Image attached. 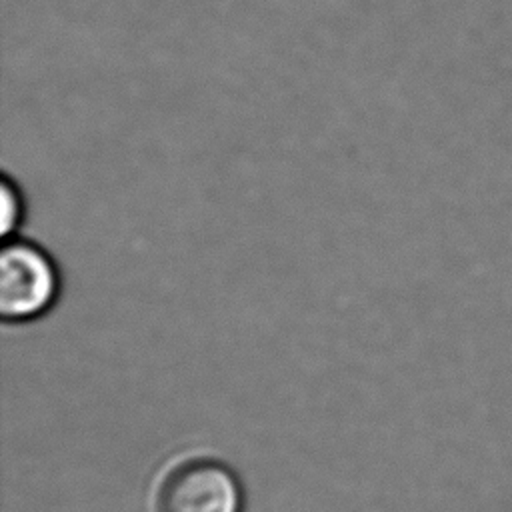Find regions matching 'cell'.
<instances>
[{
    "label": "cell",
    "mask_w": 512,
    "mask_h": 512,
    "mask_svg": "<svg viewBox=\"0 0 512 512\" xmlns=\"http://www.w3.org/2000/svg\"><path fill=\"white\" fill-rule=\"evenodd\" d=\"M62 272L56 258L24 236L4 240L0 250V320L26 326L46 318L62 298Z\"/></svg>",
    "instance_id": "cell-1"
},
{
    "label": "cell",
    "mask_w": 512,
    "mask_h": 512,
    "mask_svg": "<svg viewBox=\"0 0 512 512\" xmlns=\"http://www.w3.org/2000/svg\"><path fill=\"white\" fill-rule=\"evenodd\" d=\"M242 492L234 474L210 460L182 464L164 480L158 512H240Z\"/></svg>",
    "instance_id": "cell-2"
},
{
    "label": "cell",
    "mask_w": 512,
    "mask_h": 512,
    "mask_svg": "<svg viewBox=\"0 0 512 512\" xmlns=\"http://www.w3.org/2000/svg\"><path fill=\"white\" fill-rule=\"evenodd\" d=\"M0 200H2L0 202V208H2L0 232H2V240H10V238L20 236V230L26 220V196H24L18 180H14L10 174H2Z\"/></svg>",
    "instance_id": "cell-3"
}]
</instances>
